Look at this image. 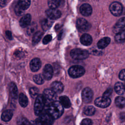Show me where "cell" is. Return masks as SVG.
<instances>
[{
  "label": "cell",
  "instance_id": "42",
  "mask_svg": "<svg viewBox=\"0 0 125 125\" xmlns=\"http://www.w3.org/2000/svg\"><path fill=\"white\" fill-rule=\"evenodd\" d=\"M6 35L7 37V38L9 39V40H12V33L10 31H6Z\"/></svg>",
  "mask_w": 125,
  "mask_h": 125
},
{
  "label": "cell",
  "instance_id": "23",
  "mask_svg": "<svg viewBox=\"0 0 125 125\" xmlns=\"http://www.w3.org/2000/svg\"><path fill=\"white\" fill-rule=\"evenodd\" d=\"M13 116V112L10 109H7L3 112L1 114V119L5 122H8L11 120Z\"/></svg>",
  "mask_w": 125,
  "mask_h": 125
},
{
  "label": "cell",
  "instance_id": "26",
  "mask_svg": "<svg viewBox=\"0 0 125 125\" xmlns=\"http://www.w3.org/2000/svg\"><path fill=\"white\" fill-rule=\"evenodd\" d=\"M60 102L63 107L69 108L71 106V102L69 99L66 96H62L60 97Z\"/></svg>",
  "mask_w": 125,
  "mask_h": 125
},
{
  "label": "cell",
  "instance_id": "37",
  "mask_svg": "<svg viewBox=\"0 0 125 125\" xmlns=\"http://www.w3.org/2000/svg\"><path fill=\"white\" fill-rule=\"evenodd\" d=\"M52 38V37L51 35L48 34V35H46L43 39V40H42L43 43L44 44L48 43L51 41Z\"/></svg>",
  "mask_w": 125,
  "mask_h": 125
},
{
  "label": "cell",
  "instance_id": "14",
  "mask_svg": "<svg viewBox=\"0 0 125 125\" xmlns=\"http://www.w3.org/2000/svg\"><path fill=\"white\" fill-rule=\"evenodd\" d=\"M81 13L84 16H90L92 12L91 6L88 3H83L82 4L80 8Z\"/></svg>",
  "mask_w": 125,
  "mask_h": 125
},
{
  "label": "cell",
  "instance_id": "38",
  "mask_svg": "<svg viewBox=\"0 0 125 125\" xmlns=\"http://www.w3.org/2000/svg\"><path fill=\"white\" fill-rule=\"evenodd\" d=\"M14 55L15 56V58H21L23 57L24 55V53L21 50H16L14 53Z\"/></svg>",
  "mask_w": 125,
  "mask_h": 125
},
{
  "label": "cell",
  "instance_id": "20",
  "mask_svg": "<svg viewBox=\"0 0 125 125\" xmlns=\"http://www.w3.org/2000/svg\"><path fill=\"white\" fill-rule=\"evenodd\" d=\"M9 91L12 98L16 99L18 97V90L16 85L14 83H11L9 87Z\"/></svg>",
  "mask_w": 125,
  "mask_h": 125
},
{
  "label": "cell",
  "instance_id": "8",
  "mask_svg": "<svg viewBox=\"0 0 125 125\" xmlns=\"http://www.w3.org/2000/svg\"><path fill=\"white\" fill-rule=\"evenodd\" d=\"M43 96L44 97L46 102L49 103L56 101L57 98V94L51 89H45L43 92Z\"/></svg>",
  "mask_w": 125,
  "mask_h": 125
},
{
  "label": "cell",
  "instance_id": "12",
  "mask_svg": "<svg viewBox=\"0 0 125 125\" xmlns=\"http://www.w3.org/2000/svg\"><path fill=\"white\" fill-rule=\"evenodd\" d=\"M53 75V68L52 66L49 64H47L45 65L44 67L43 72H42V76L46 80H50Z\"/></svg>",
  "mask_w": 125,
  "mask_h": 125
},
{
  "label": "cell",
  "instance_id": "17",
  "mask_svg": "<svg viewBox=\"0 0 125 125\" xmlns=\"http://www.w3.org/2000/svg\"><path fill=\"white\" fill-rule=\"evenodd\" d=\"M51 89L56 93H61L63 90V85L62 83L55 81L51 84Z\"/></svg>",
  "mask_w": 125,
  "mask_h": 125
},
{
  "label": "cell",
  "instance_id": "1",
  "mask_svg": "<svg viewBox=\"0 0 125 125\" xmlns=\"http://www.w3.org/2000/svg\"><path fill=\"white\" fill-rule=\"evenodd\" d=\"M54 119L60 118L63 113V106L58 101H54L47 104L46 110Z\"/></svg>",
  "mask_w": 125,
  "mask_h": 125
},
{
  "label": "cell",
  "instance_id": "44",
  "mask_svg": "<svg viewBox=\"0 0 125 125\" xmlns=\"http://www.w3.org/2000/svg\"><path fill=\"white\" fill-rule=\"evenodd\" d=\"M6 0H1L0 1V5L1 6H4L6 4Z\"/></svg>",
  "mask_w": 125,
  "mask_h": 125
},
{
  "label": "cell",
  "instance_id": "22",
  "mask_svg": "<svg viewBox=\"0 0 125 125\" xmlns=\"http://www.w3.org/2000/svg\"><path fill=\"white\" fill-rule=\"evenodd\" d=\"M114 89L116 93L119 95H122L125 92L124 84L120 82H117L115 83L114 86Z\"/></svg>",
  "mask_w": 125,
  "mask_h": 125
},
{
  "label": "cell",
  "instance_id": "10",
  "mask_svg": "<svg viewBox=\"0 0 125 125\" xmlns=\"http://www.w3.org/2000/svg\"><path fill=\"white\" fill-rule=\"evenodd\" d=\"M111 103V100L110 98H104L103 97H100L97 98L95 100V104L99 107L105 108L108 106Z\"/></svg>",
  "mask_w": 125,
  "mask_h": 125
},
{
  "label": "cell",
  "instance_id": "33",
  "mask_svg": "<svg viewBox=\"0 0 125 125\" xmlns=\"http://www.w3.org/2000/svg\"><path fill=\"white\" fill-rule=\"evenodd\" d=\"M18 125H32L28 120L24 117H20L17 119Z\"/></svg>",
  "mask_w": 125,
  "mask_h": 125
},
{
  "label": "cell",
  "instance_id": "6",
  "mask_svg": "<svg viewBox=\"0 0 125 125\" xmlns=\"http://www.w3.org/2000/svg\"><path fill=\"white\" fill-rule=\"evenodd\" d=\"M76 26L78 30L80 32L87 31L90 28L89 23L83 18H79L77 20Z\"/></svg>",
  "mask_w": 125,
  "mask_h": 125
},
{
  "label": "cell",
  "instance_id": "31",
  "mask_svg": "<svg viewBox=\"0 0 125 125\" xmlns=\"http://www.w3.org/2000/svg\"><path fill=\"white\" fill-rule=\"evenodd\" d=\"M83 112L86 115L92 116L95 112V108L92 105H88L84 108Z\"/></svg>",
  "mask_w": 125,
  "mask_h": 125
},
{
  "label": "cell",
  "instance_id": "45",
  "mask_svg": "<svg viewBox=\"0 0 125 125\" xmlns=\"http://www.w3.org/2000/svg\"><path fill=\"white\" fill-rule=\"evenodd\" d=\"M124 86H125V84H124Z\"/></svg>",
  "mask_w": 125,
  "mask_h": 125
},
{
  "label": "cell",
  "instance_id": "3",
  "mask_svg": "<svg viewBox=\"0 0 125 125\" xmlns=\"http://www.w3.org/2000/svg\"><path fill=\"white\" fill-rule=\"evenodd\" d=\"M46 103V100L43 95L39 94L36 98L34 107V112L36 115L40 116L43 112Z\"/></svg>",
  "mask_w": 125,
  "mask_h": 125
},
{
  "label": "cell",
  "instance_id": "19",
  "mask_svg": "<svg viewBox=\"0 0 125 125\" xmlns=\"http://www.w3.org/2000/svg\"><path fill=\"white\" fill-rule=\"evenodd\" d=\"M110 39L108 37H104L101 39L97 43V46L100 49H103L106 47L110 43Z\"/></svg>",
  "mask_w": 125,
  "mask_h": 125
},
{
  "label": "cell",
  "instance_id": "2",
  "mask_svg": "<svg viewBox=\"0 0 125 125\" xmlns=\"http://www.w3.org/2000/svg\"><path fill=\"white\" fill-rule=\"evenodd\" d=\"M54 119L46 111L43 112L35 121V125H52Z\"/></svg>",
  "mask_w": 125,
  "mask_h": 125
},
{
  "label": "cell",
  "instance_id": "43",
  "mask_svg": "<svg viewBox=\"0 0 125 125\" xmlns=\"http://www.w3.org/2000/svg\"><path fill=\"white\" fill-rule=\"evenodd\" d=\"M63 35V31H62L59 34L58 36V40H61L62 38V35Z\"/></svg>",
  "mask_w": 125,
  "mask_h": 125
},
{
  "label": "cell",
  "instance_id": "9",
  "mask_svg": "<svg viewBox=\"0 0 125 125\" xmlns=\"http://www.w3.org/2000/svg\"><path fill=\"white\" fill-rule=\"evenodd\" d=\"M93 96L92 90L89 87H85L82 93V98L83 102L85 103L90 102Z\"/></svg>",
  "mask_w": 125,
  "mask_h": 125
},
{
  "label": "cell",
  "instance_id": "40",
  "mask_svg": "<svg viewBox=\"0 0 125 125\" xmlns=\"http://www.w3.org/2000/svg\"><path fill=\"white\" fill-rule=\"evenodd\" d=\"M112 92V89L111 88H108L103 94V97L104 98H109V96L111 95Z\"/></svg>",
  "mask_w": 125,
  "mask_h": 125
},
{
  "label": "cell",
  "instance_id": "30",
  "mask_svg": "<svg viewBox=\"0 0 125 125\" xmlns=\"http://www.w3.org/2000/svg\"><path fill=\"white\" fill-rule=\"evenodd\" d=\"M31 1L29 0H22L18 1L17 4L23 10L27 9L30 5Z\"/></svg>",
  "mask_w": 125,
  "mask_h": 125
},
{
  "label": "cell",
  "instance_id": "35",
  "mask_svg": "<svg viewBox=\"0 0 125 125\" xmlns=\"http://www.w3.org/2000/svg\"><path fill=\"white\" fill-rule=\"evenodd\" d=\"M39 89L37 87H33L30 88L29 89V93L30 96L33 98H37V96L39 95Z\"/></svg>",
  "mask_w": 125,
  "mask_h": 125
},
{
  "label": "cell",
  "instance_id": "24",
  "mask_svg": "<svg viewBox=\"0 0 125 125\" xmlns=\"http://www.w3.org/2000/svg\"><path fill=\"white\" fill-rule=\"evenodd\" d=\"M115 40L118 43H123L125 41V29L116 34L115 36Z\"/></svg>",
  "mask_w": 125,
  "mask_h": 125
},
{
  "label": "cell",
  "instance_id": "4",
  "mask_svg": "<svg viewBox=\"0 0 125 125\" xmlns=\"http://www.w3.org/2000/svg\"><path fill=\"white\" fill-rule=\"evenodd\" d=\"M70 54L71 57L75 60L85 59L88 57L89 55L88 51L80 48L72 49Z\"/></svg>",
  "mask_w": 125,
  "mask_h": 125
},
{
  "label": "cell",
  "instance_id": "15",
  "mask_svg": "<svg viewBox=\"0 0 125 125\" xmlns=\"http://www.w3.org/2000/svg\"><path fill=\"white\" fill-rule=\"evenodd\" d=\"M41 64L42 62L40 59L34 58L30 62V68L32 71H37L40 68Z\"/></svg>",
  "mask_w": 125,
  "mask_h": 125
},
{
  "label": "cell",
  "instance_id": "11",
  "mask_svg": "<svg viewBox=\"0 0 125 125\" xmlns=\"http://www.w3.org/2000/svg\"><path fill=\"white\" fill-rule=\"evenodd\" d=\"M45 13L47 17L52 20L58 19L61 16V11L57 9L49 8L46 10Z\"/></svg>",
  "mask_w": 125,
  "mask_h": 125
},
{
  "label": "cell",
  "instance_id": "21",
  "mask_svg": "<svg viewBox=\"0 0 125 125\" xmlns=\"http://www.w3.org/2000/svg\"><path fill=\"white\" fill-rule=\"evenodd\" d=\"M53 23V21L52 20L48 19H43L41 23L42 27L44 31L48 30Z\"/></svg>",
  "mask_w": 125,
  "mask_h": 125
},
{
  "label": "cell",
  "instance_id": "25",
  "mask_svg": "<svg viewBox=\"0 0 125 125\" xmlns=\"http://www.w3.org/2000/svg\"><path fill=\"white\" fill-rule=\"evenodd\" d=\"M62 2L64 1L60 0H49L48 1V5L50 8L57 9L62 5Z\"/></svg>",
  "mask_w": 125,
  "mask_h": 125
},
{
  "label": "cell",
  "instance_id": "16",
  "mask_svg": "<svg viewBox=\"0 0 125 125\" xmlns=\"http://www.w3.org/2000/svg\"><path fill=\"white\" fill-rule=\"evenodd\" d=\"M31 16L29 14H25L23 16L20 21V25L22 28L28 27L30 24Z\"/></svg>",
  "mask_w": 125,
  "mask_h": 125
},
{
  "label": "cell",
  "instance_id": "36",
  "mask_svg": "<svg viewBox=\"0 0 125 125\" xmlns=\"http://www.w3.org/2000/svg\"><path fill=\"white\" fill-rule=\"evenodd\" d=\"M14 10H15V14L18 16L22 15L23 14L24 11V10H22L17 4L16 5Z\"/></svg>",
  "mask_w": 125,
  "mask_h": 125
},
{
  "label": "cell",
  "instance_id": "7",
  "mask_svg": "<svg viewBox=\"0 0 125 125\" xmlns=\"http://www.w3.org/2000/svg\"><path fill=\"white\" fill-rule=\"evenodd\" d=\"M109 10L112 15L115 16H119L122 13L123 6L120 3L114 1L110 5Z\"/></svg>",
  "mask_w": 125,
  "mask_h": 125
},
{
  "label": "cell",
  "instance_id": "34",
  "mask_svg": "<svg viewBox=\"0 0 125 125\" xmlns=\"http://www.w3.org/2000/svg\"><path fill=\"white\" fill-rule=\"evenodd\" d=\"M43 77H42L40 74H37L34 76L33 80L35 83L38 84H42L44 82Z\"/></svg>",
  "mask_w": 125,
  "mask_h": 125
},
{
  "label": "cell",
  "instance_id": "5",
  "mask_svg": "<svg viewBox=\"0 0 125 125\" xmlns=\"http://www.w3.org/2000/svg\"><path fill=\"white\" fill-rule=\"evenodd\" d=\"M85 73L84 68L80 65H74L69 68L68 74L73 78H77L82 76Z\"/></svg>",
  "mask_w": 125,
  "mask_h": 125
},
{
  "label": "cell",
  "instance_id": "18",
  "mask_svg": "<svg viewBox=\"0 0 125 125\" xmlns=\"http://www.w3.org/2000/svg\"><path fill=\"white\" fill-rule=\"evenodd\" d=\"M80 42L83 45L88 46L91 44L92 42V39L90 35L85 33L81 37Z\"/></svg>",
  "mask_w": 125,
  "mask_h": 125
},
{
  "label": "cell",
  "instance_id": "32",
  "mask_svg": "<svg viewBox=\"0 0 125 125\" xmlns=\"http://www.w3.org/2000/svg\"><path fill=\"white\" fill-rule=\"evenodd\" d=\"M43 35V33L41 31H37L33 35L32 38V43L34 44H37L38 43L42 38Z\"/></svg>",
  "mask_w": 125,
  "mask_h": 125
},
{
  "label": "cell",
  "instance_id": "39",
  "mask_svg": "<svg viewBox=\"0 0 125 125\" xmlns=\"http://www.w3.org/2000/svg\"><path fill=\"white\" fill-rule=\"evenodd\" d=\"M81 125H92V121L88 118L84 119L83 120L81 123Z\"/></svg>",
  "mask_w": 125,
  "mask_h": 125
},
{
  "label": "cell",
  "instance_id": "13",
  "mask_svg": "<svg viewBox=\"0 0 125 125\" xmlns=\"http://www.w3.org/2000/svg\"><path fill=\"white\" fill-rule=\"evenodd\" d=\"M125 27V17L120 18L113 27V31L115 33H118L123 30Z\"/></svg>",
  "mask_w": 125,
  "mask_h": 125
},
{
  "label": "cell",
  "instance_id": "28",
  "mask_svg": "<svg viewBox=\"0 0 125 125\" xmlns=\"http://www.w3.org/2000/svg\"><path fill=\"white\" fill-rule=\"evenodd\" d=\"M115 103L116 106L119 108H122L125 107V98L124 97H117L115 100Z\"/></svg>",
  "mask_w": 125,
  "mask_h": 125
},
{
  "label": "cell",
  "instance_id": "29",
  "mask_svg": "<svg viewBox=\"0 0 125 125\" xmlns=\"http://www.w3.org/2000/svg\"><path fill=\"white\" fill-rule=\"evenodd\" d=\"M37 29V25L36 23L33 22L31 23L28 27L27 29V33L28 35H32L34 34L36 32Z\"/></svg>",
  "mask_w": 125,
  "mask_h": 125
},
{
  "label": "cell",
  "instance_id": "27",
  "mask_svg": "<svg viewBox=\"0 0 125 125\" xmlns=\"http://www.w3.org/2000/svg\"><path fill=\"white\" fill-rule=\"evenodd\" d=\"M19 101L20 105L23 107H26L28 104V99L26 95L23 93H21L20 94L19 97Z\"/></svg>",
  "mask_w": 125,
  "mask_h": 125
},
{
  "label": "cell",
  "instance_id": "41",
  "mask_svg": "<svg viewBox=\"0 0 125 125\" xmlns=\"http://www.w3.org/2000/svg\"><path fill=\"white\" fill-rule=\"evenodd\" d=\"M119 77L120 80L125 81V69L122 70L119 74Z\"/></svg>",
  "mask_w": 125,
  "mask_h": 125
}]
</instances>
